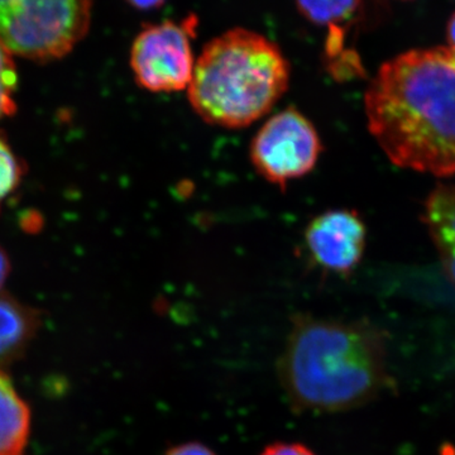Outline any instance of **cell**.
Wrapping results in <instances>:
<instances>
[{"instance_id":"cell-7","label":"cell","mask_w":455,"mask_h":455,"mask_svg":"<svg viewBox=\"0 0 455 455\" xmlns=\"http://www.w3.org/2000/svg\"><path fill=\"white\" fill-rule=\"evenodd\" d=\"M366 226L357 212L333 209L316 215L304 233L305 251L325 274H352L366 248Z\"/></svg>"},{"instance_id":"cell-9","label":"cell","mask_w":455,"mask_h":455,"mask_svg":"<svg viewBox=\"0 0 455 455\" xmlns=\"http://www.w3.org/2000/svg\"><path fill=\"white\" fill-rule=\"evenodd\" d=\"M423 221L455 286V185L439 184L425 202Z\"/></svg>"},{"instance_id":"cell-5","label":"cell","mask_w":455,"mask_h":455,"mask_svg":"<svg viewBox=\"0 0 455 455\" xmlns=\"http://www.w3.org/2000/svg\"><path fill=\"white\" fill-rule=\"evenodd\" d=\"M323 152L315 125L295 107L268 119L251 143L254 170L269 184L284 190L293 180L315 169Z\"/></svg>"},{"instance_id":"cell-4","label":"cell","mask_w":455,"mask_h":455,"mask_svg":"<svg viewBox=\"0 0 455 455\" xmlns=\"http://www.w3.org/2000/svg\"><path fill=\"white\" fill-rule=\"evenodd\" d=\"M92 0H0V42L12 55L60 59L85 37Z\"/></svg>"},{"instance_id":"cell-2","label":"cell","mask_w":455,"mask_h":455,"mask_svg":"<svg viewBox=\"0 0 455 455\" xmlns=\"http://www.w3.org/2000/svg\"><path fill=\"white\" fill-rule=\"evenodd\" d=\"M278 377L298 411L340 412L366 405L388 383L387 344L371 323L292 317Z\"/></svg>"},{"instance_id":"cell-15","label":"cell","mask_w":455,"mask_h":455,"mask_svg":"<svg viewBox=\"0 0 455 455\" xmlns=\"http://www.w3.org/2000/svg\"><path fill=\"white\" fill-rule=\"evenodd\" d=\"M164 455H217L211 448L197 442L182 443L167 449Z\"/></svg>"},{"instance_id":"cell-14","label":"cell","mask_w":455,"mask_h":455,"mask_svg":"<svg viewBox=\"0 0 455 455\" xmlns=\"http://www.w3.org/2000/svg\"><path fill=\"white\" fill-rule=\"evenodd\" d=\"M259 455H316L301 443L276 442L267 445Z\"/></svg>"},{"instance_id":"cell-8","label":"cell","mask_w":455,"mask_h":455,"mask_svg":"<svg viewBox=\"0 0 455 455\" xmlns=\"http://www.w3.org/2000/svg\"><path fill=\"white\" fill-rule=\"evenodd\" d=\"M41 324L40 311L0 292V370L26 355Z\"/></svg>"},{"instance_id":"cell-1","label":"cell","mask_w":455,"mask_h":455,"mask_svg":"<svg viewBox=\"0 0 455 455\" xmlns=\"http://www.w3.org/2000/svg\"><path fill=\"white\" fill-rule=\"evenodd\" d=\"M368 130L392 164L455 175V51L412 50L379 68L364 94Z\"/></svg>"},{"instance_id":"cell-3","label":"cell","mask_w":455,"mask_h":455,"mask_svg":"<svg viewBox=\"0 0 455 455\" xmlns=\"http://www.w3.org/2000/svg\"><path fill=\"white\" fill-rule=\"evenodd\" d=\"M290 65L275 42L230 29L204 47L187 90L194 112L217 127L238 130L259 121L289 89Z\"/></svg>"},{"instance_id":"cell-12","label":"cell","mask_w":455,"mask_h":455,"mask_svg":"<svg viewBox=\"0 0 455 455\" xmlns=\"http://www.w3.org/2000/svg\"><path fill=\"white\" fill-rule=\"evenodd\" d=\"M0 42V121L16 112L18 74L13 57Z\"/></svg>"},{"instance_id":"cell-17","label":"cell","mask_w":455,"mask_h":455,"mask_svg":"<svg viewBox=\"0 0 455 455\" xmlns=\"http://www.w3.org/2000/svg\"><path fill=\"white\" fill-rule=\"evenodd\" d=\"M9 272H11V262H9L7 253L0 248V289L7 281Z\"/></svg>"},{"instance_id":"cell-18","label":"cell","mask_w":455,"mask_h":455,"mask_svg":"<svg viewBox=\"0 0 455 455\" xmlns=\"http://www.w3.org/2000/svg\"><path fill=\"white\" fill-rule=\"evenodd\" d=\"M447 38L451 49L455 51V13L449 20L447 26Z\"/></svg>"},{"instance_id":"cell-10","label":"cell","mask_w":455,"mask_h":455,"mask_svg":"<svg viewBox=\"0 0 455 455\" xmlns=\"http://www.w3.org/2000/svg\"><path fill=\"white\" fill-rule=\"evenodd\" d=\"M32 414L5 371L0 370V455H25Z\"/></svg>"},{"instance_id":"cell-16","label":"cell","mask_w":455,"mask_h":455,"mask_svg":"<svg viewBox=\"0 0 455 455\" xmlns=\"http://www.w3.org/2000/svg\"><path fill=\"white\" fill-rule=\"evenodd\" d=\"M132 7L140 11H152L163 7L166 0H125Z\"/></svg>"},{"instance_id":"cell-11","label":"cell","mask_w":455,"mask_h":455,"mask_svg":"<svg viewBox=\"0 0 455 455\" xmlns=\"http://www.w3.org/2000/svg\"><path fill=\"white\" fill-rule=\"evenodd\" d=\"M302 16L319 26H340L355 16L362 0H295Z\"/></svg>"},{"instance_id":"cell-6","label":"cell","mask_w":455,"mask_h":455,"mask_svg":"<svg viewBox=\"0 0 455 455\" xmlns=\"http://www.w3.org/2000/svg\"><path fill=\"white\" fill-rule=\"evenodd\" d=\"M197 20H164L146 26L131 50V68L140 88L151 92H179L188 90L196 60L191 40L196 37Z\"/></svg>"},{"instance_id":"cell-13","label":"cell","mask_w":455,"mask_h":455,"mask_svg":"<svg viewBox=\"0 0 455 455\" xmlns=\"http://www.w3.org/2000/svg\"><path fill=\"white\" fill-rule=\"evenodd\" d=\"M22 173V164L16 154L12 151L7 140L0 136V205L18 187Z\"/></svg>"}]
</instances>
